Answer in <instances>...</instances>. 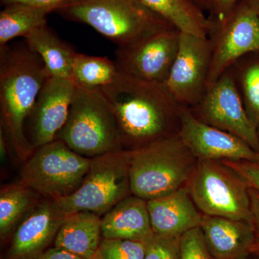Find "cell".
<instances>
[{
	"label": "cell",
	"mask_w": 259,
	"mask_h": 259,
	"mask_svg": "<svg viewBox=\"0 0 259 259\" xmlns=\"http://www.w3.org/2000/svg\"><path fill=\"white\" fill-rule=\"evenodd\" d=\"M99 91L115 115L122 145L136 148L179 134L182 107L164 83L121 72Z\"/></svg>",
	"instance_id": "1"
},
{
	"label": "cell",
	"mask_w": 259,
	"mask_h": 259,
	"mask_svg": "<svg viewBox=\"0 0 259 259\" xmlns=\"http://www.w3.org/2000/svg\"><path fill=\"white\" fill-rule=\"evenodd\" d=\"M49 76L44 61L25 42L0 47L1 127L23 158L34 148L25 135V122Z\"/></svg>",
	"instance_id": "2"
},
{
	"label": "cell",
	"mask_w": 259,
	"mask_h": 259,
	"mask_svg": "<svg viewBox=\"0 0 259 259\" xmlns=\"http://www.w3.org/2000/svg\"><path fill=\"white\" fill-rule=\"evenodd\" d=\"M56 12L68 20L90 25L118 47L175 28L141 0H70Z\"/></svg>",
	"instance_id": "3"
},
{
	"label": "cell",
	"mask_w": 259,
	"mask_h": 259,
	"mask_svg": "<svg viewBox=\"0 0 259 259\" xmlns=\"http://www.w3.org/2000/svg\"><path fill=\"white\" fill-rule=\"evenodd\" d=\"M129 151L131 193L146 201L187 186L198 161L179 134Z\"/></svg>",
	"instance_id": "4"
},
{
	"label": "cell",
	"mask_w": 259,
	"mask_h": 259,
	"mask_svg": "<svg viewBox=\"0 0 259 259\" xmlns=\"http://www.w3.org/2000/svg\"><path fill=\"white\" fill-rule=\"evenodd\" d=\"M56 139L90 158L122 150L115 115L101 93L77 87L67 120Z\"/></svg>",
	"instance_id": "5"
},
{
	"label": "cell",
	"mask_w": 259,
	"mask_h": 259,
	"mask_svg": "<svg viewBox=\"0 0 259 259\" xmlns=\"http://www.w3.org/2000/svg\"><path fill=\"white\" fill-rule=\"evenodd\" d=\"M187 187L204 215L251 223L249 186L222 161L198 160Z\"/></svg>",
	"instance_id": "6"
},
{
	"label": "cell",
	"mask_w": 259,
	"mask_h": 259,
	"mask_svg": "<svg viewBox=\"0 0 259 259\" xmlns=\"http://www.w3.org/2000/svg\"><path fill=\"white\" fill-rule=\"evenodd\" d=\"M130 151L107 153L92 159L82 184L72 194L53 200L64 215L90 212H108L131 193Z\"/></svg>",
	"instance_id": "7"
},
{
	"label": "cell",
	"mask_w": 259,
	"mask_h": 259,
	"mask_svg": "<svg viewBox=\"0 0 259 259\" xmlns=\"http://www.w3.org/2000/svg\"><path fill=\"white\" fill-rule=\"evenodd\" d=\"M93 158L84 157L59 139L39 147L22 171L25 187L54 199L69 196L82 184Z\"/></svg>",
	"instance_id": "8"
},
{
	"label": "cell",
	"mask_w": 259,
	"mask_h": 259,
	"mask_svg": "<svg viewBox=\"0 0 259 259\" xmlns=\"http://www.w3.org/2000/svg\"><path fill=\"white\" fill-rule=\"evenodd\" d=\"M210 18L212 26L207 37L211 47L208 88L238 59L259 51V15L245 0H240L224 16Z\"/></svg>",
	"instance_id": "9"
},
{
	"label": "cell",
	"mask_w": 259,
	"mask_h": 259,
	"mask_svg": "<svg viewBox=\"0 0 259 259\" xmlns=\"http://www.w3.org/2000/svg\"><path fill=\"white\" fill-rule=\"evenodd\" d=\"M190 110L199 120L238 136L258 152V129L245 112L229 69L207 89L202 101Z\"/></svg>",
	"instance_id": "10"
},
{
	"label": "cell",
	"mask_w": 259,
	"mask_h": 259,
	"mask_svg": "<svg viewBox=\"0 0 259 259\" xmlns=\"http://www.w3.org/2000/svg\"><path fill=\"white\" fill-rule=\"evenodd\" d=\"M211 47L207 37L181 32L180 47L164 84L181 107L193 108L208 88Z\"/></svg>",
	"instance_id": "11"
},
{
	"label": "cell",
	"mask_w": 259,
	"mask_h": 259,
	"mask_svg": "<svg viewBox=\"0 0 259 259\" xmlns=\"http://www.w3.org/2000/svg\"><path fill=\"white\" fill-rule=\"evenodd\" d=\"M180 35L178 29L170 28L128 47H118L116 64L123 74L164 83L178 53Z\"/></svg>",
	"instance_id": "12"
},
{
	"label": "cell",
	"mask_w": 259,
	"mask_h": 259,
	"mask_svg": "<svg viewBox=\"0 0 259 259\" xmlns=\"http://www.w3.org/2000/svg\"><path fill=\"white\" fill-rule=\"evenodd\" d=\"M179 136L197 160L259 161V153L244 141L199 120L182 107Z\"/></svg>",
	"instance_id": "13"
},
{
	"label": "cell",
	"mask_w": 259,
	"mask_h": 259,
	"mask_svg": "<svg viewBox=\"0 0 259 259\" xmlns=\"http://www.w3.org/2000/svg\"><path fill=\"white\" fill-rule=\"evenodd\" d=\"M76 86L71 79L49 76L31 113L32 146L41 147L56 139L69 116Z\"/></svg>",
	"instance_id": "14"
},
{
	"label": "cell",
	"mask_w": 259,
	"mask_h": 259,
	"mask_svg": "<svg viewBox=\"0 0 259 259\" xmlns=\"http://www.w3.org/2000/svg\"><path fill=\"white\" fill-rule=\"evenodd\" d=\"M66 215L54 202H44L24 220L13 236L8 259H33L55 239Z\"/></svg>",
	"instance_id": "15"
},
{
	"label": "cell",
	"mask_w": 259,
	"mask_h": 259,
	"mask_svg": "<svg viewBox=\"0 0 259 259\" xmlns=\"http://www.w3.org/2000/svg\"><path fill=\"white\" fill-rule=\"evenodd\" d=\"M147 205L153 233L158 236L180 237L202 224L204 214L194 204L187 186L148 200Z\"/></svg>",
	"instance_id": "16"
},
{
	"label": "cell",
	"mask_w": 259,
	"mask_h": 259,
	"mask_svg": "<svg viewBox=\"0 0 259 259\" xmlns=\"http://www.w3.org/2000/svg\"><path fill=\"white\" fill-rule=\"evenodd\" d=\"M200 228L214 259H233L253 252L251 223L204 214Z\"/></svg>",
	"instance_id": "17"
},
{
	"label": "cell",
	"mask_w": 259,
	"mask_h": 259,
	"mask_svg": "<svg viewBox=\"0 0 259 259\" xmlns=\"http://www.w3.org/2000/svg\"><path fill=\"white\" fill-rule=\"evenodd\" d=\"M153 234L147 201L137 196L122 199L102 219V236L105 239L146 242Z\"/></svg>",
	"instance_id": "18"
},
{
	"label": "cell",
	"mask_w": 259,
	"mask_h": 259,
	"mask_svg": "<svg viewBox=\"0 0 259 259\" xmlns=\"http://www.w3.org/2000/svg\"><path fill=\"white\" fill-rule=\"evenodd\" d=\"M102 219L90 212H75L65 218L54 242L62 248L83 259H90L100 248Z\"/></svg>",
	"instance_id": "19"
},
{
	"label": "cell",
	"mask_w": 259,
	"mask_h": 259,
	"mask_svg": "<svg viewBox=\"0 0 259 259\" xmlns=\"http://www.w3.org/2000/svg\"><path fill=\"white\" fill-rule=\"evenodd\" d=\"M29 49L40 56L51 76L71 79L76 51L44 24L24 37Z\"/></svg>",
	"instance_id": "20"
},
{
	"label": "cell",
	"mask_w": 259,
	"mask_h": 259,
	"mask_svg": "<svg viewBox=\"0 0 259 259\" xmlns=\"http://www.w3.org/2000/svg\"><path fill=\"white\" fill-rule=\"evenodd\" d=\"M148 8L182 32L207 37L212 19L193 0H141Z\"/></svg>",
	"instance_id": "21"
},
{
	"label": "cell",
	"mask_w": 259,
	"mask_h": 259,
	"mask_svg": "<svg viewBox=\"0 0 259 259\" xmlns=\"http://www.w3.org/2000/svg\"><path fill=\"white\" fill-rule=\"evenodd\" d=\"M53 12L47 8L15 3L5 5L0 13V47L8 45L13 39L25 36L47 24L48 14Z\"/></svg>",
	"instance_id": "22"
},
{
	"label": "cell",
	"mask_w": 259,
	"mask_h": 259,
	"mask_svg": "<svg viewBox=\"0 0 259 259\" xmlns=\"http://www.w3.org/2000/svg\"><path fill=\"white\" fill-rule=\"evenodd\" d=\"M236 83L245 112L259 127V51L247 54L228 69Z\"/></svg>",
	"instance_id": "23"
},
{
	"label": "cell",
	"mask_w": 259,
	"mask_h": 259,
	"mask_svg": "<svg viewBox=\"0 0 259 259\" xmlns=\"http://www.w3.org/2000/svg\"><path fill=\"white\" fill-rule=\"evenodd\" d=\"M121 71L115 61L105 56L76 53L71 71V80L77 88L100 90L114 82Z\"/></svg>",
	"instance_id": "24"
},
{
	"label": "cell",
	"mask_w": 259,
	"mask_h": 259,
	"mask_svg": "<svg viewBox=\"0 0 259 259\" xmlns=\"http://www.w3.org/2000/svg\"><path fill=\"white\" fill-rule=\"evenodd\" d=\"M33 194L28 189L13 186L0 194V233L4 236L30 207Z\"/></svg>",
	"instance_id": "25"
},
{
	"label": "cell",
	"mask_w": 259,
	"mask_h": 259,
	"mask_svg": "<svg viewBox=\"0 0 259 259\" xmlns=\"http://www.w3.org/2000/svg\"><path fill=\"white\" fill-rule=\"evenodd\" d=\"M99 251L103 259H144L146 242L103 238Z\"/></svg>",
	"instance_id": "26"
},
{
	"label": "cell",
	"mask_w": 259,
	"mask_h": 259,
	"mask_svg": "<svg viewBox=\"0 0 259 259\" xmlns=\"http://www.w3.org/2000/svg\"><path fill=\"white\" fill-rule=\"evenodd\" d=\"M180 238L153 234L146 242L144 259H180Z\"/></svg>",
	"instance_id": "27"
},
{
	"label": "cell",
	"mask_w": 259,
	"mask_h": 259,
	"mask_svg": "<svg viewBox=\"0 0 259 259\" xmlns=\"http://www.w3.org/2000/svg\"><path fill=\"white\" fill-rule=\"evenodd\" d=\"M180 259H214L206 244L200 227L181 236Z\"/></svg>",
	"instance_id": "28"
},
{
	"label": "cell",
	"mask_w": 259,
	"mask_h": 259,
	"mask_svg": "<svg viewBox=\"0 0 259 259\" xmlns=\"http://www.w3.org/2000/svg\"><path fill=\"white\" fill-rule=\"evenodd\" d=\"M223 163L234 170L249 187L259 192V161L222 160Z\"/></svg>",
	"instance_id": "29"
},
{
	"label": "cell",
	"mask_w": 259,
	"mask_h": 259,
	"mask_svg": "<svg viewBox=\"0 0 259 259\" xmlns=\"http://www.w3.org/2000/svg\"><path fill=\"white\" fill-rule=\"evenodd\" d=\"M250 207H251V224L254 231V245L253 252L259 255V192L250 188Z\"/></svg>",
	"instance_id": "30"
},
{
	"label": "cell",
	"mask_w": 259,
	"mask_h": 259,
	"mask_svg": "<svg viewBox=\"0 0 259 259\" xmlns=\"http://www.w3.org/2000/svg\"><path fill=\"white\" fill-rule=\"evenodd\" d=\"M69 1L70 0H1V3L5 6L15 3H27V4L49 8L54 12Z\"/></svg>",
	"instance_id": "31"
},
{
	"label": "cell",
	"mask_w": 259,
	"mask_h": 259,
	"mask_svg": "<svg viewBox=\"0 0 259 259\" xmlns=\"http://www.w3.org/2000/svg\"><path fill=\"white\" fill-rule=\"evenodd\" d=\"M37 259H83L62 248H55L47 250Z\"/></svg>",
	"instance_id": "32"
},
{
	"label": "cell",
	"mask_w": 259,
	"mask_h": 259,
	"mask_svg": "<svg viewBox=\"0 0 259 259\" xmlns=\"http://www.w3.org/2000/svg\"><path fill=\"white\" fill-rule=\"evenodd\" d=\"M239 1L240 0H214L215 14L212 17L221 18L224 16L228 12L231 11Z\"/></svg>",
	"instance_id": "33"
},
{
	"label": "cell",
	"mask_w": 259,
	"mask_h": 259,
	"mask_svg": "<svg viewBox=\"0 0 259 259\" xmlns=\"http://www.w3.org/2000/svg\"><path fill=\"white\" fill-rule=\"evenodd\" d=\"M199 8L205 13H209L210 17L215 14V3L214 0H193Z\"/></svg>",
	"instance_id": "34"
},
{
	"label": "cell",
	"mask_w": 259,
	"mask_h": 259,
	"mask_svg": "<svg viewBox=\"0 0 259 259\" xmlns=\"http://www.w3.org/2000/svg\"><path fill=\"white\" fill-rule=\"evenodd\" d=\"M245 2L259 15V0H245Z\"/></svg>",
	"instance_id": "35"
},
{
	"label": "cell",
	"mask_w": 259,
	"mask_h": 259,
	"mask_svg": "<svg viewBox=\"0 0 259 259\" xmlns=\"http://www.w3.org/2000/svg\"><path fill=\"white\" fill-rule=\"evenodd\" d=\"M90 259H103L102 258L101 254H100V251H99V250H97V252L96 253H95V255H94V256L93 258H91Z\"/></svg>",
	"instance_id": "36"
},
{
	"label": "cell",
	"mask_w": 259,
	"mask_h": 259,
	"mask_svg": "<svg viewBox=\"0 0 259 259\" xmlns=\"http://www.w3.org/2000/svg\"><path fill=\"white\" fill-rule=\"evenodd\" d=\"M247 256H248V255H243V256H240V257H238V258H233V259H246Z\"/></svg>",
	"instance_id": "37"
},
{
	"label": "cell",
	"mask_w": 259,
	"mask_h": 259,
	"mask_svg": "<svg viewBox=\"0 0 259 259\" xmlns=\"http://www.w3.org/2000/svg\"><path fill=\"white\" fill-rule=\"evenodd\" d=\"M258 139H259V127H258ZM259 153V151H258Z\"/></svg>",
	"instance_id": "38"
}]
</instances>
